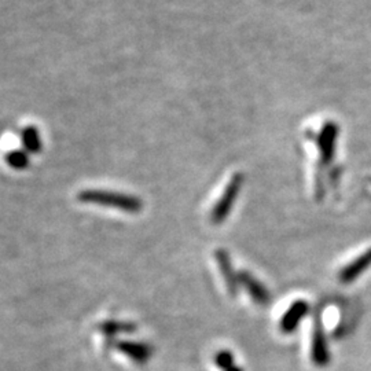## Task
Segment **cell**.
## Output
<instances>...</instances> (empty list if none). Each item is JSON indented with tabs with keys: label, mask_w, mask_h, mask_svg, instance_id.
I'll list each match as a JSON object with an SVG mask.
<instances>
[{
	"label": "cell",
	"mask_w": 371,
	"mask_h": 371,
	"mask_svg": "<svg viewBox=\"0 0 371 371\" xmlns=\"http://www.w3.org/2000/svg\"><path fill=\"white\" fill-rule=\"evenodd\" d=\"M77 200L81 204H91L105 208L118 209L130 215H138L143 210V201L139 197L118 191L99 190V188H87L77 194Z\"/></svg>",
	"instance_id": "obj_1"
},
{
	"label": "cell",
	"mask_w": 371,
	"mask_h": 371,
	"mask_svg": "<svg viewBox=\"0 0 371 371\" xmlns=\"http://www.w3.org/2000/svg\"><path fill=\"white\" fill-rule=\"evenodd\" d=\"M115 348L139 366H144L154 353V348L149 343L134 340H118Z\"/></svg>",
	"instance_id": "obj_2"
},
{
	"label": "cell",
	"mask_w": 371,
	"mask_h": 371,
	"mask_svg": "<svg viewBox=\"0 0 371 371\" xmlns=\"http://www.w3.org/2000/svg\"><path fill=\"white\" fill-rule=\"evenodd\" d=\"M98 331L106 337V347L113 348L116 347L117 336L120 334H132L138 330V325L131 321H118V319H109L101 322L96 326Z\"/></svg>",
	"instance_id": "obj_3"
},
{
	"label": "cell",
	"mask_w": 371,
	"mask_h": 371,
	"mask_svg": "<svg viewBox=\"0 0 371 371\" xmlns=\"http://www.w3.org/2000/svg\"><path fill=\"white\" fill-rule=\"evenodd\" d=\"M308 314V304L305 302H296L292 304V307L287 309V312L283 315L280 327L283 331L290 333L293 331L299 324L302 322V318Z\"/></svg>",
	"instance_id": "obj_4"
},
{
	"label": "cell",
	"mask_w": 371,
	"mask_h": 371,
	"mask_svg": "<svg viewBox=\"0 0 371 371\" xmlns=\"http://www.w3.org/2000/svg\"><path fill=\"white\" fill-rule=\"evenodd\" d=\"M371 266V249L367 252L362 253L356 260H353L348 264L340 274V279L344 283H349L358 278L365 270H367Z\"/></svg>",
	"instance_id": "obj_5"
},
{
	"label": "cell",
	"mask_w": 371,
	"mask_h": 371,
	"mask_svg": "<svg viewBox=\"0 0 371 371\" xmlns=\"http://www.w3.org/2000/svg\"><path fill=\"white\" fill-rule=\"evenodd\" d=\"M239 280L244 283V286L246 287V290L249 292V295L257 304L264 305L270 302V295L266 290V287L258 280H256L252 275H249L248 273H241Z\"/></svg>",
	"instance_id": "obj_6"
},
{
	"label": "cell",
	"mask_w": 371,
	"mask_h": 371,
	"mask_svg": "<svg viewBox=\"0 0 371 371\" xmlns=\"http://www.w3.org/2000/svg\"><path fill=\"white\" fill-rule=\"evenodd\" d=\"M311 355H312V360L319 366H324L329 362V352H327L324 331L319 326H316L315 330H314Z\"/></svg>",
	"instance_id": "obj_7"
},
{
	"label": "cell",
	"mask_w": 371,
	"mask_h": 371,
	"mask_svg": "<svg viewBox=\"0 0 371 371\" xmlns=\"http://www.w3.org/2000/svg\"><path fill=\"white\" fill-rule=\"evenodd\" d=\"M21 143L26 153L38 154L43 149V142L39 130L35 125H28L21 131Z\"/></svg>",
	"instance_id": "obj_8"
},
{
	"label": "cell",
	"mask_w": 371,
	"mask_h": 371,
	"mask_svg": "<svg viewBox=\"0 0 371 371\" xmlns=\"http://www.w3.org/2000/svg\"><path fill=\"white\" fill-rule=\"evenodd\" d=\"M216 261H217L219 270H220V273H222V275L224 278L229 292L232 293V296H235L236 295V280H235V277H234L232 263H230V258H229L227 252L217 251L216 252Z\"/></svg>",
	"instance_id": "obj_9"
},
{
	"label": "cell",
	"mask_w": 371,
	"mask_h": 371,
	"mask_svg": "<svg viewBox=\"0 0 371 371\" xmlns=\"http://www.w3.org/2000/svg\"><path fill=\"white\" fill-rule=\"evenodd\" d=\"M6 163L17 171H23L29 165V153L25 150H11L6 154Z\"/></svg>",
	"instance_id": "obj_10"
},
{
	"label": "cell",
	"mask_w": 371,
	"mask_h": 371,
	"mask_svg": "<svg viewBox=\"0 0 371 371\" xmlns=\"http://www.w3.org/2000/svg\"><path fill=\"white\" fill-rule=\"evenodd\" d=\"M215 363L217 365L219 369L224 371L232 369V366H235L234 365V356H232L230 350H219L215 356Z\"/></svg>",
	"instance_id": "obj_11"
},
{
	"label": "cell",
	"mask_w": 371,
	"mask_h": 371,
	"mask_svg": "<svg viewBox=\"0 0 371 371\" xmlns=\"http://www.w3.org/2000/svg\"><path fill=\"white\" fill-rule=\"evenodd\" d=\"M226 371H242L239 367H236V366H232V369H229V370Z\"/></svg>",
	"instance_id": "obj_12"
}]
</instances>
